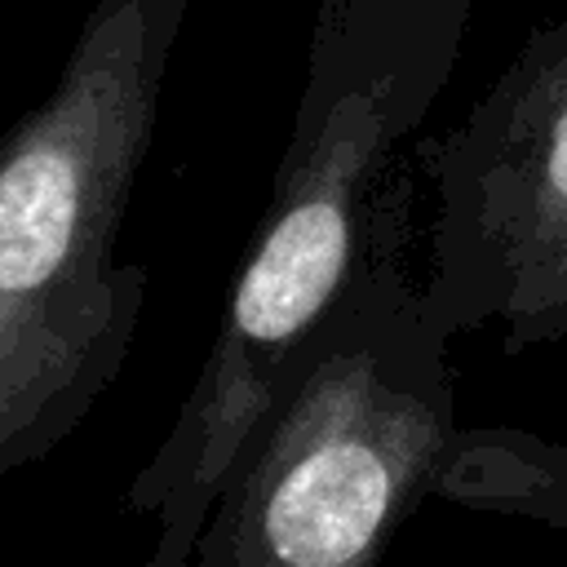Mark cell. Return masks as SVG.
Instances as JSON below:
<instances>
[{"label":"cell","instance_id":"obj_1","mask_svg":"<svg viewBox=\"0 0 567 567\" xmlns=\"http://www.w3.org/2000/svg\"><path fill=\"white\" fill-rule=\"evenodd\" d=\"M190 0H97L58 84L0 137V483L115 385L151 288L115 261Z\"/></svg>","mask_w":567,"mask_h":567},{"label":"cell","instance_id":"obj_4","mask_svg":"<svg viewBox=\"0 0 567 567\" xmlns=\"http://www.w3.org/2000/svg\"><path fill=\"white\" fill-rule=\"evenodd\" d=\"M478 239L514 279L567 248V89L549 106L536 137L518 142L509 164L478 177Z\"/></svg>","mask_w":567,"mask_h":567},{"label":"cell","instance_id":"obj_3","mask_svg":"<svg viewBox=\"0 0 567 567\" xmlns=\"http://www.w3.org/2000/svg\"><path fill=\"white\" fill-rule=\"evenodd\" d=\"M452 439L434 359L354 257L230 470L195 567H381Z\"/></svg>","mask_w":567,"mask_h":567},{"label":"cell","instance_id":"obj_2","mask_svg":"<svg viewBox=\"0 0 567 567\" xmlns=\"http://www.w3.org/2000/svg\"><path fill=\"white\" fill-rule=\"evenodd\" d=\"M412 89L408 0H319L310 75L270 204L230 279L208 359L124 496L128 514L155 523L137 567H195L199 532L230 470L354 270L363 186L412 115Z\"/></svg>","mask_w":567,"mask_h":567},{"label":"cell","instance_id":"obj_5","mask_svg":"<svg viewBox=\"0 0 567 567\" xmlns=\"http://www.w3.org/2000/svg\"><path fill=\"white\" fill-rule=\"evenodd\" d=\"M509 319L518 332H549L567 323V248L558 257H549L545 266L527 270L523 279H514V292L505 301Z\"/></svg>","mask_w":567,"mask_h":567}]
</instances>
